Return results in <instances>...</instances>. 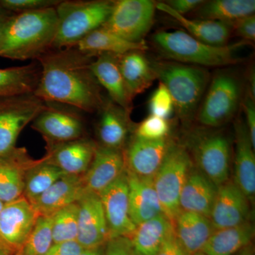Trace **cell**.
I'll use <instances>...</instances> for the list:
<instances>
[{"mask_svg":"<svg viewBox=\"0 0 255 255\" xmlns=\"http://www.w3.org/2000/svg\"><path fill=\"white\" fill-rule=\"evenodd\" d=\"M53 244L76 241L78 233V204L74 203L52 215Z\"/></svg>","mask_w":255,"mask_h":255,"instance_id":"36","label":"cell"},{"mask_svg":"<svg viewBox=\"0 0 255 255\" xmlns=\"http://www.w3.org/2000/svg\"><path fill=\"white\" fill-rule=\"evenodd\" d=\"M156 78L173 100L174 112L185 125L195 119L211 75L205 68L169 60H150Z\"/></svg>","mask_w":255,"mask_h":255,"instance_id":"4","label":"cell"},{"mask_svg":"<svg viewBox=\"0 0 255 255\" xmlns=\"http://www.w3.org/2000/svg\"><path fill=\"white\" fill-rule=\"evenodd\" d=\"M191 255H206L205 253H203L202 251L198 252V253H194V254Z\"/></svg>","mask_w":255,"mask_h":255,"instance_id":"53","label":"cell"},{"mask_svg":"<svg viewBox=\"0 0 255 255\" xmlns=\"http://www.w3.org/2000/svg\"><path fill=\"white\" fill-rule=\"evenodd\" d=\"M125 169L123 150L97 145L91 164L82 177L85 190L100 194Z\"/></svg>","mask_w":255,"mask_h":255,"instance_id":"17","label":"cell"},{"mask_svg":"<svg viewBox=\"0 0 255 255\" xmlns=\"http://www.w3.org/2000/svg\"><path fill=\"white\" fill-rule=\"evenodd\" d=\"M241 77L231 69L219 70L211 78L195 119L201 127L217 128L234 118L245 92Z\"/></svg>","mask_w":255,"mask_h":255,"instance_id":"5","label":"cell"},{"mask_svg":"<svg viewBox=\"0 0 255 255\" xmlns=\"http://www.w3.org/2000/svg\"><path fill=\"white\" fill-rule=\"evenodd\" d=\"M13 13L5 11V10L0 8V39H1V34H2L3 29H4L5 23L7 21L8 18L10 15Z\"/></svg>","mask_w":255,"mask_h":255,"instance_id":"47","label":"cell"},{"mask_svg":"<svg viewBox=\"0 0 255 255\" xmlns=\"http://www.w3.org/2000/svg\"><path fill=\"white\" fill-rule=\"evenodd\" d=\"M126 171L128 183L129 214L134 224L137 226L164 214L154 187L153 178L138 177Z\"/></svg>","mask_w":255,"mask_h":255,"instance_id":"18","label":"cell"},{"mask_svg":"<svg viewBox=\"0 0 255 255\" xmlns=\"http://www.w3.org/2000/svg\"><path fill=\"white\" fill-rule=\"evenodd\" d=\"M128 191L125 169L120 177L99 194L105 211L110 239L130 238L136 228L129 214Z\"/></svg>","mask_w":255,"mask_h":255,"instance_id":"12","label":"cell"},{"mask_svg":"<svg viewBox=\"0 0 255 255\" xmlns=\"http://www.w3.org/2000/svg\"><path fill=\"white\" fill-rule=\"evenodd\" d=\"M173 231V223L164 214L140 223L129 238L132 255H156Z\"/></svg>","mask_w":255,"mask_h":255,"instance_id":"28","label":"cell"},{"mask_svg":"<svg viewBox=\"0 0 255 255\" xmlns=\"http://www.w3.org/2000/svg\"><path fill=\"white\" fill-rule=\"evenodd\" d=\"M170 124L168 119L150 115L139 124L135 136L148 140H159L168 137Z\"/></svg>","mask_w":255,"mask_h":255,"instance_id":"37","label":"cell"},{"mask_svg":"<svg viewBox=\"0 0 255 255\" xmlns=\"http://www.w3.org/2000/svg\"><path fill=\"white\" fill-rule=\"evenodd\" d=\"M0 8H1V7H0Z\"/></svg>","mask_w":255,"mask_h":255,"instance_id":"54","label":"cell"},{"mask_svg":"<svg viewBox=\"0 0 255 255\" xmlns=\"http://www.w3.org/2000/svg\"><path fill=\"white\" fill-rule=\"evenodd\" d=\"M158 9L174 18L187 33L203 43L215 46H224L230 44L233 35L232 23L210 21L204 19H191L178 14L164 2L156 3Z\"/></svg>","mask_w":255,"mask_h":255,"instance_id":"24","label":"cell"},{"mask_svg":"<svg viewBox=\"0 0 255 255\" xmlns=\"http://www.w3.org/2000/svg\"><path fill=\"white\" fill-rule=\"evenodd\" d=\"M114 1H61L55 7L58 27L53 48L73 47L84 37L101 27L109 18Z\"/></svg>","mask_w":255,"mask_h":255,"instance_id":"6","label":"cell"},{"mask_svg":"<svg viewBox=\"0 0 255 255\" xmlns=\"http://www.w3.org/2000/svg\"><path fill=\"white\" fill-rule=\"evenodd\" d=\"M53 245L52 217L38 216L27 239L14 255H44Z\"/></svg>","mask_w":255,"mask_h":255,"instance_id":"35","label":"cell"},{"mask_svg":"<svg viewBox=\"0 0 255 255\" xmlns=\"http://www.w3.org/2000/svg\"><path fill=\"white\" fill-rule=\"evenodd\" d=\"M156 2L150 0L114 1L112 12L102 27L132 43L144 41L153 24Z\"/></svg>","mask_w":255,"mask_h":255,"instance_id":"10","label":"cell"},{"mask_svg":"<svg viewBox=\"0 0 255 255\" xmlns=\"http://www.w3.org/2000/svg\"><path fill=\"white\" fill-rule=\"evenodd\" d=\"M236 255H254V254H253V251L251 250L246 249L244 251L240 252V253H238Z\"/></svg>","mask_w":255,"mask_h":255,"instance_id":"50","label":"cell"},{"mask_svg":"<svg viewBox=\"0 0 255 255\" xmlns=\"http://www.w3.org/2000/svg\"><path fill=\"white\" fill-rule=\"evenodd\" d=\"M250 214L249 199L234 182L219 186L209 218L215 230L249 222Z\"/></svg>","mask_w":255,"mask_h":255,"instance_id":"15","label":"cell"},{"mask_svg":"<svg viewBox=\"0 0 255 255\" xmlns=\"http://www.w3.org/2000/svg\"><path fill=\"white\" fill-rule=\"evenodd\" d=\"M145 51L131 50L117 55L121 73L132 100L152 86L156 75Z\"/></svg>","mask_w":255,"mask_h":255,"instance_id":"27","label":"cell"},{"mask_svg":"<svg viewBox=\"0 0 255 255\" xmlns=\"http://www.w3.org/2000/svg\"><path fill=\"white\" fill-rule=\"evenodd\" d=\"M248 85L247 90L251 92V95L255 97V75L254 67H251L248 74Z\"/></svg>","mask_w":255,"mask_h":255,"instance_id":"46","label":"cell"},{"mask_svg":"<svg viewBox=\"0 0 255 255\" xmlns=\"http://www.w3.org/2000/svg\"><path fill=\"white\" fill-rule=\"evenodd\" d=\"M156 255H191L178 240L174 231L166 238Z\"/></svg>","mask_w":255,"mask_h":255,"instance_id":"43","label":"cell"},{"mask_svg":"<svg viewBox=\"0 0 255 255\" xmlns=\"http://www.w3.org/2000/svg\"><path fill=\"white\" fill-rule=\"evenodd\" d=\"M85 191L81 176L65 174L31 204L38 216H51L59 210L78 202Z\"/></svg>","mask_w":255,"mask_h":255,"instance_id":"19","label":"cell"},{"mask_svg":"<svg viewBox=\"0 0 255 255\" xmlns=\"http://www.w3.org/2000/svg\"><path fill=\"white\" fill-rule=\"evenodd\" d=\"M233 33L241 37L243 41L253 43L255 40V15L240 18L232 23Z\"/></svg>","mask_w":255,"mask_h":255,"instance_id":"41","label":"cell"},{"mask_svg":"<svg viewBox=\"0 0 255 255\" xmlns=\"http://www.w3.org/2000/svg\"><path fill=\"white\" fill-rule=\"evenodd\" d=\"M38 215L25 197L5 204L0 213V238L15 254L27 239Z\"/></svg>","mask_w":255,"mask_h":255,"instance_id":"13","label":"cell"},{"mask_svg":"<svg viewBox=\"0 0 255 255\" xmlns=\"http://www.w3.org/2000/svg\"><path fill=\"white\" fill-rule=\"evenodd\" d=\"M0 246L2 247V248H5V249L8 250V251H9L10 252H11V251H10L9 248H8L6 246V245H5L4 243H3V241H1V238H0ZM12 254H13V253H12ZM13 255H14V254H13Z\"/></svg>","mask_w":255,"mask_h":255,"instance_id":"51","label":"cell"},{"mask_svg":"<svg viewBox=\"0 0 255 255\" xmlns=\"http://www.w3.org/2000/svg\"><path fill=\"white\" fill-rule=\"evenodd\" d=\"M104 255H132L130 238L117 237L107 242Z\"/></svg>","mask_w":255,"mask_h":255,"instance_id":"42","label":"cell"},{"mask_svg":"<svg viewBox=\"0 0 255 255\" xmlns=\"http://www.w3.org/2000/svg\"><path fill=\"white\" fill-rule=\"evenodd\" d=\"M60 1V0H0V7L9 12L18 14L56 7Z\"/></svg>","mask_w":255,"mask_h":255,"instance_id":"39","label":"cell"},{"mask_svg":"<svg viewBox=\"0 0 255 255\" xmlns=\"http://www.w3.org/2000/svg\"><path fill=\"white\" fill-rule=\"evenodd\" d=\"M68 106L46 102V107L33 119V128L53 143L81 138L84 131L81 117Z\"/></svg>","mask_w":255,"mask_h":255,"instance_id":"11","label":"cell"},{"mask_svg":"<svg viewBox=\"0 0 255 255\" xmlns=\"http://www.w3.org/2000/svg\"><path fill=\"white\" fill-rule=\"evenodd\" d=\"M219 187L193 166L179 198V208L210 218Z\"/></svg>","mask_w":255,"mask_h":255,"instance_id":"21","label":"cell"},{"mask_svg":"<svg viewBox=\"0 0 255 255\" xmlns=\"http://www.w3.org/2000/svg\"><path fill=\"white\" fill-rule=\"evenodd\" d=\"M174 233L191 255L202 251L216 231L209 218L180 210L173 221Z\"/></svg>","mask_w":255,"mask_h":255,"instance_id":"26","label":"cell"},{"mask_svg":"<svg viewBox=\"0 0 255 255\" xmlns=\"http://www.w3.org/2000/svg\"><path fill=\"white\" fill-rule=\"evenodd\" d=\"M4 203L2 202V201L0 200V213H1V211H2L3 208H4Z\"/></svg>","mask_w":255,"mask_h":255,"instance_id":"52","label":"cell"},{"mask_svg":"<svg viewBox=\"0 0 255 255\" xmlns=\"http://www.w3.org/2000/svg\"><path fill=\"white\" fill-rule=\"evenodd\" d=\"M172 140H148L134 135L124 152L126 170L141 177L154 178Z\"/></svg>","mask_w":255,"mask_h":255,"instance_id":"16","label":"cell"},{"mask_svg":"<svg viewBox=\"0 0 255 255\" xmlns=\"http://www.w3.org/2000/svg\"><path fill=\"white\" fill-rule=\"evenodd\" d=\"M199 19L232 23L250 15L255 14V0H211L204 1L198 8Z\"/></svg>","mask_w":255,"mask_h":255,"instance_id":"33","label":"cell"},{"mask_svg":"<svg viewBox=\"0 0 255 255\" xmlns=\"http://www.w3.org/2000/svg\"><path fill=\"white\" fill-rule=\"evenodd\" d=\"M236 153L234 161V182L249 200L255 194V147L252 144L249 132L243 119L235 125Z\"/></svg>","mask_w":255,"mask_h":255,"instance_id":"20","label":"cell"},{"mask_svg":"<svg viewBox=\"0 0 255 255\" xmlns=\"http://www.w3.org/2000/svg\"><path fill=\"white\" fill-rule=\"evenodd\" d=\"M149 110L151 115L168 119L174 112L172 96L162 82L151 95L149 101Z\"/></svg>","mask_w":255,"mask_h":255,"instance_id":"38","label":"cell"},{"mask_svg":"<svg viewBox=\"0 0 255 255\" xmlns=\"http://www.w3.org/2000/svg\"><path fill=\"white\" fill-rule=\"evenodd\" d=\"M185 145L196 168L217 187L228 181L231 144L223 132L198 128L187 132Z\"/></svg>","mask_w":255,"mask_h":255,"instance_id":"7","label":"cell"},{"mask_svg":"<svg viewBox=\"0 0 255 255\" xmlns=\"http://www.w3.org/2000/svg\"><path fill=\"white\" fill-rule=\"evenodd\" d=\"M91 70L100 86L108 92L110 100L130 113L132 100L121 73L117 55L102 53L96 55Z\"/></svg>","mask_w":255,"mask_h":255,"instance_id":"22","label":"cell"},{"mask_svg":"<svg viewBox=\"0 0 255 255\" xmlns=\"http://www.w3.org/2000/svg\"><path fill=\"white\" fill-rule=\"evenodd\" d=\"M105 246L91 249H84L80 255H104L105 254Z\"/></svg>","mask_w":255,"mask_h":255,"instance_id":"48","label":"cell"},{"mask_svg":"<svg viewBox=\"0 0 255 255\" xmlns=\"http://www.w3.org/2000/svg\"><path fill=\"white\" fill-rule=\"evenodd\" d=\"M255 97L251 92L245 90L244 95L242 100L241 107L245 117V123L248 128L252 144L255 148Z\"/></svg>","mask_w":255,"mask_h":255,"instance_id":"40","label":"cell"},{"mask_svg":"<svg viewBox=\"0 0 255 255\" xmlns=\"http://www.w3.org/2000/svg\"><path fill=\"white\" fill-rule=\"evenodd\" d=\"M95 56L76 46L48 50L37 59L41 75L33 94L46 102L98 112L105 100L91 70Z\"/></svg>","mask_w":255,"mask_h":255,"instance_id":"1","label":"cell"},{"mask_svg":"<svg viewBox=\"0 0 255 255\" xmlns=\"http://www.w3.org/2000/svg\"><path fill=\"white\" fill-rule=\"evenodd\" d=\"M25 182V198L30 203L43 194L58 179L65 175L58 166L46 162L36 166Z\"/></svg>","mask_w":255,"mask_h":255,"instance_id":"34","label":"cell"},{"mask_svg":"<svg viewBox=\"0 0 255 255\" xmlns=\"http://www.w3.org/2000/svg\"><path fill=\"white\" fill-rule=\"evenodd\" d=\"M83 248L76 241L55 243L44 255H80Z\"/></svg>","mask_w":255,"mask_h":255,"instance_id":"44","label":"cell"},{"mask_svg":"<svg viewBox=\"0 0 255 255\" xmlns=\"http://www.w3.org/2000/svg\"><path fill=\"white\" fill-rule=\"evenodd\" d=\"M75 46L84 53L92 55L102 53L121 55L131 50L145 51L148 49L145 41L132 43L127 41L102 26L84 37Z\"/></svg>","mask_w":255,"mask_h":255,"instance_id":"30","label":"cell"},{"mask_svg":"<svg viewBox=\"0 0 255 255\" xmlns=\"http://www.w3.org/2000/svg\"><path fill=\"white\" fill-rule=\"evenodd\" d=\"M0 255H14L8 250L0 246Z\"/></svg>","mask_w":255,"mask_h":255,"instance_id":"49","label":"cell"},{"mask_svg":"<svg viewBox=\"0 0 255 255\" xmlns=\"http://www.w3.org/2000/svg\"><path fill=\"white\" fill-rule=\"evenodd\" d=\"M50 163L58 166L65 174L85 173L91 164L97 145L86 139L52 144Z\"/></svg>","mask_w":255,"mask_h":255,"instance_id":"23","label":"cell"},{"mask_svg":"<svg viewBox=\"0 0 255 255\" xmlns=\"http://www.w3.org/2000/svg\"><path fill=\"white\" fill-rule=\"evenodd\" d=\"M98 112L97 134L100 145L122 150L130 128V113L111 100H105Z\"/></svg>","mask_w":255,"mask_h":255,"instance_id":"25","label":"cell"},{"mask_svg":"<svg viewBox=\"0 0 255 255\" xmlns=\"http://www.w3.org/2000/svg\"><path fill=\"white\" fill-rule=\"evenodd\" d=\"M78 204V233L76 241L83 249L105 246L110 240L105 211L100 196L85 190Z\"/></svg>","mask_w":255,"mask_h":255,"instance_id":"14","label":"cell"},{"mask_svg":"<svg viewBox=\"0 0 255 255\" xmlns=\"http://www.w3.org/2000/svg\"><path fill=\"white\" fill-rule=\"evenodd\" d=\"M193 166L187 148L182 144L172 141L153 178L154 187L164 214L172 221L180 211L181 192Z\"/></svg>","mask_w":255,"mask_h":255,"instance_id":"8","label":"cell"},{"mask_svg":"<svg viewBox=\"0 0 255 255\" xmlns=\"http://www.w3.org/2000/svg\"><path fill=\"white\" fill-rule=\"evenodd\" d=\"M46 107L33 93L0 98V158L14 150L20 132Z\"/></svg>","mask_w":255,"mask_h":255,"instance_id":"9","label":"cell"},{"mask_svg":"<svg viewBox=\"0 0 255 255\" xmlns=\"http://www.w3.org/2000/svg\"><path fill=\"white\" fill-rule=\"evenodd\" d=\"M40 75L38 63L0 69V98L34 93Z\"/></svg>","mask_w":255,"mask_h":255,"instance_id":"32","label":"cell"},{"mask_svg":"<svg viewBox=\"0 0 255 255\" xmlns=\"http://www.w3.org/2000/svg\"><path fill=\"white\" fill-rule=\"evenodd\" d=\"M58 27L55 7L11 14L0 39V57L38 59L53 49Z\"/></svg>","mask_w":255,"mask_h":255,"instance_id":"2","label":"cell"},{"mask_svg":"<svg viewBox=\"0 0 255 255\" xmlns=\"http://www.w3.org/2000/svg\"><path fill=\"white\" fill-rule=\"evenodd\" d=\"M26 163L24 150L14 148L0 158V200L4 204L19 199L24 191L23 165Z\"/></svg>","mask_w":255,"mask_h":255,"instance_id":"29","label":"cell"},{"mask_svg":"<svg viewBox=\"0 0 255 255\" xmlns=\"http://www.w3.org/2000/svg\"><path fill=\"white\" fill-rule=\"evenodd\" d=\"M152 44L164 60L202 67H226L243 61L238 50L251 43L243 41L227 46L203 43L182 30L159 31L152 35Z\"/></svg>","mask_w":255,"mask_h":255,"instance_id":"3","label":"cell"},{"mask_svg":"<svg viewBox=\"0 0 255 255\" xmlns=\"http://www.w3.org/2000/svg\"><path fill=\"white\" fill-rule=\"evenodd\" d=\"M254 235V226L250 221L241 226L216 230L202 252L206 255H236L249 245Z\"/></svg>","mask_w":255,"mask_h":255,"instance_id":"31","label":"cell"},{"mask_svg":"<svg viewBox=\"0 0 255 255\" xmlns=\"http://www.w3.org/2000/svg\"><path fill=\"white\" fill-rule=\"evenodd\" d=\"M204 2L202 0H170L166 1L165 4L178 14L184 16L191 11H196Z\"/></svg>","mask_w":255,"mask_h":255,"instance_id":"45","label":"cell"}]
</instances>
